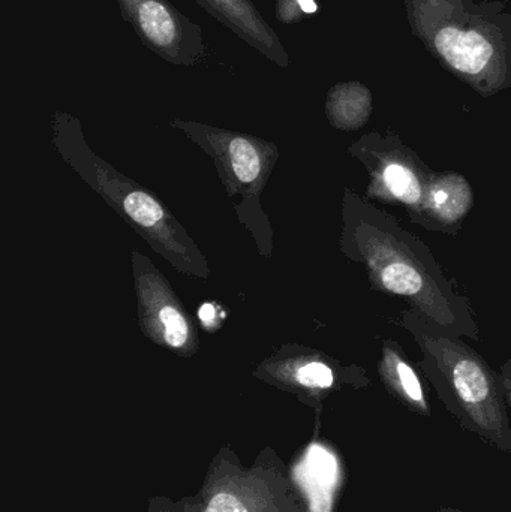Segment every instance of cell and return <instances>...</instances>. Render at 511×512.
<instances>
[{"instance_id":"obj_16","label":"cell","mask_w":511,"mask_h":512,"mask_svg":"<svg viewBox=\"0 0 511 512\" xmlns=\"http://www.w3.org/2000/svg\"><path fill=\"white\" fill-rule=\"evenodd\" d=\"M216 307L213 306V304H203V306L200 307V310H198V316H200L201 322H203L204 325H207V327H213L215 325L216 321Z\"/></svg>"},{"instance_id":"obj_7","label":"cell","mask_w":511,"mask_h":512,"mask_svg":"<svg viewBox=\"0 0 511 512\" xmlns=\"http://www.w3.org/2000/svg\"><path fill=\"white\" fill-rule=\"evenodd\" d=\"M429 204L435 215L443 221H458L470 209V188L461 177H444L432 186L429 192Z\"/></svg>"},{"instance_id":"obj_13","label":"cell","mask_w":511,"mask_h":512,"mask_svg":"<svg viewBox=\"0 0 511 512\" xmlns=\"http://www.w3.org/2000/svg\"><path fill=\"white\" fill-rule=\"evenodd\" d=\"M297 381L309 388H330L335 381L332 369L323 363H308L297 370Z\"/></svg>"},{"instance_id":"obj_15","label":"cell","mask_w":511,"mask_h":512,"mask_svg":"<svg viewBox=\"0 0 511 512\" xmlns=\"http://www.w3.org/2000/svg\"><path fill=\"white\" fill-rule=\"evenodd\" d=\"M206 512H248L245 505L231 493H219L210 502Z\"/></svg>"},{"instance_id":"obj_9","label":"cell","mask_w":511,"mask_h":512,"mask_svg":"<svg viewBox=\"0 0 511 512\" xmlns=\"http://www.w3.org/2000/svg\"><path fill=\"white\" fill-rule=\"evenodd\" d=\"M381 183L393 197L404 203L416 204L422 198V186L416 174L407 165L399 162H389L384 165L381 171Z\"/></svg>"},{"instance_id":"obj_17","label":"cell","mask_w":511,"mask_h":512,"mask_svg":"<svg viewBox=\"0 0 511 512\" xmlns=\"http://www.w3.org/2000/svg\"><path fill=\"white\" fill-rule=\"evenodd\" d=\"M437 512H467V511L458 510V508H453V507H440V508H438Z\"/></svg>"},{"instance_id":"obj_3","label":"cell","mask_w":511,"mask_h":512,"mask_svg":"<svg viewBox=\"0 0 511 512\" xmlns=\"http://www.w3.org/2000/svg\"><path fill=\"white\" fill-rule=\"evenodd\" d=\"M362 248L378 285L393 294L413 298L423 310L446 322V301L437 294L422 268L392 237L374 228H363Z\"/></svg>"},{"instance_id":"obj_10","label":"cell","mask_w":511,"mask_h":512,"mask_svg":"<svg viewBox=\"0 0 511 512\" xmlns=\"http://www.w3.org/2000/svg\"><path fill=\"white\" fill-rule=\"evenodd\" d=\"M234 173L243 183H252L260 176L261 162L257 150L251 141L243 137H236L228 144Z\"/></svg>"},{"instance_id":"obj_5","label":"cell","mask_w":511,"mask_h":512,"mask_svg":"<svg viewBox=\"0 0 511 512\" xmlns=\"http://www.w3.org/2000/svg\"><path fill=\"white\" fill-rule=\"evenodd\" d=\"M435 45L453 68L467 74L482 71L494 53L491 44L480 33L462 32L455 27L440 30Z\"/></svg>"},{"instance_id":"obj_11","label":"cell","mask_w":511,"mask_h":512,"mask_svg":"<svg viewBox=\"0 0 511 512\" xmlns=\"http://www.w3.org/2000/svg\"><path fill=\"white\" fill-rule=\"evenodd\" d=\"M123 209L128 213L132 221L141 227L150 228L161 221L164 212L161 206L144 192H132L123 201Z\"/></svg>"},{"instance_id":"obj_1","label":"cell","mask_w":511,"mask_h":512,"mask_svg":"<svg viewBox=\"0 0 511 512\" xmlns=\"http://www.w3.org/2000/svg\"><path fill=\"white\" fill-rule=\"evenodd\" d=\"M449 403L468 432L504 454L511 453V426L504 391L488 367L470 352L450 346L441 360Z\"/></svg>"},{"instance_id":"obj_6","label":"cell","mask_w":511,"mask_h":512,"mask_svg":"<svg viewBox=\"0 0 511 512\" xmlns=\"http://www.w3.org/2000/svg\"><path fill=\"white\" fill-rule=\"evenodd\" d=\"M381 375L389 390L411 411L429 417L431 408L426 400L425 391L410 364L402 360L395 351L386 349L381 361Z\"/></svg>"},{"instance_id":"obj_14","label":"cell","mask_w":511,"mask_h":512,"mask_svg":"<svg viewBox=\"0 0 511 512\" xmlns=\"http://www.w3.org/2000/svg\"><path fill=\"white\" fill-rule=\"evenodd\" d=\"M315 0H276V17L281 23L293 24L306 14L317 12Z\"/></svg>"},{"instance_id":"obj_4","label":"cell","mask_w":511,"mask_h":512,"mask_svg":"<svg viewBox=\"0 0 511 512\" xmlns=\"http://www.w3.org/2000/svg\"><path fill=\"white\" fill-rule=\"evenodd\" d=\"M207 14L224 24L249 47L263 54L273 65L287 68L290 56L281 38L252 0H194Z\"/></svg>"},{"instance_id":"obj_12","label":"cell","mask_w":511,"mask_h":512,"mask_svg":"<svg viewBox=\"0 0 511 512\" xmlns=\"http://www.w3.org/2000/svg\"><path fill=\"white\" fill-rule=\"evenodd\" d=\"M159 321L164 325L165 340L173 348H180L188 340L189 331L183 316L174 307L167 306L159 312Z\"/></svg>"},{"instance_id":"obj_8","label":"cell","mask_w":511,"mask_h":512,"mask_svg":"<svg viewBox=\"0 0 511 512\" xmlns=\"http://www.w3.org/2000/svg\"><path fill=\"white\" fill-rule=\"evenodd\" d=\"M368 92L354 87H338L330 93L329 114L333 122L342 128H353L362 125L368 117Z\"/></svg>"},{"instance_id":"obj_2","label":"cell","mask_w":511,"mask_h":512,"mask_svg":"<svg viewBox=\"0 0 511 512\" xmlns=\"http://www.w3.org/2000/svg\"><path fill=\"white\" fill-rule=\"evenodd\" d=\"M123 20L135 30L144 47L165 62L195 66L209 57L203 29L170 0H116Z\"/></svg>"}]
</instances>
